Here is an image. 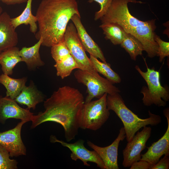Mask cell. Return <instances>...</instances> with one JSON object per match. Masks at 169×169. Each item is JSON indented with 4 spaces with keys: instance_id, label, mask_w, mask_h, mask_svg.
Here are the masks:
<instances>
[{
    "instance_id": "6da1fadb",
    "label": "cell",
    "mask_w": 169,
    "mask_h": 169,
    "mask_svg": "<svg viewBox=\"0 0 169 169\" xmlns=\"http://www.w3.org/2000/svg\"><path fill=\"white\" fill-rule=\"evenodd\" d=\"M84 104V96L78 89L68 86L60 87L44 101V111L34 115L31 128L46 122H56L62 126L65 139L70 142L78 134Z\"/></svg>"
},
{
    "instance_id": "7a4b0ae2",
    "label": "cell",
    "mask_w": 169,
    "mask_h": 169,
    "mask_svg": "<svg viewBox=\"0 0 169 169\" xmlns=\"http://www.w3.org/2000/svg\"><path fill=\"white\" fill-rule=\"evenodd\" d=\"M75 14L80 16L76 0H42L35 16L38 28L35 38H42L41 45L47 47L62 41L68 23Z\"/></svg>"
},
{
    "instance_id": "3957f363",
    "label": "cell",
    "mask_w": 169,
    "mask_h": 169,
    "mask_svg": "<svg viewBox=\"0 0 169 169\" xmlns=\"http://www.w3.org/2000/svg\"><path fill=\"white\" fill-rule=\"evenodd\" d=\"M129 3V0H113L106 13L100 19L101 24H118L125 32L133 35L141 42L149 57L157 56L158 46L154 40L156 19L139 20L130 12Z\"/></svg>"
},
{
    "instance_id": "277c9868",
    "label": "cell",
    "mask_w": 169,
    "mask_h": 169,
    "mask_svg": "<svg viewBox=\"0 0 169 169\" xmlns=\"http://www.w3.org/2000/svg\"><path fill=\"white\" fill-rule=\"evenodd\" d=\"M106 104L108 109L114 111L122 121L127 142L142 128L148 125L155 126L161 121L160 116L152 114L149 110L148 118L141 119L138 117L126 106L119 93L107 94Z\"/></svg>"
},
{
    "instance_id": "5b68a950",
    "label": "cell",
    "mask_w": 169,
    "mask_h": 169,
    "mask_svg": "<svg viewBox=\"0 0 169 169\" xmlns=\"http://www.w3.org/2000/svg\"><path fill=\"white\" fill-rule=\"evenodd\" d=\"M147 71H143L138 65L135 68L146 82L147 86L142 87L141 93L143 94L142 99L144 105L150 106L155 105L158 106H164L169 100L168 87H163L160 81L159 71L153 68H149L146 65Z\"/></svg>"
},
{
    "instance_id": "8992f818",
    "label": "cell",
    "mask_w": 169,
    "mask_h": 169,
    "mask_svg": "<svg viewBox=\"0 0 169 169\" xmlns=\"http://www.w3.org/2000/svg\"><path fill=\"white\" fill-rule=\"evenodd\" d=\"M74 75L78 82L82 84L87 87L88 95L84 103L90 101L94 98L100 99L105 93L111 95L120 92L118 88L106 78L100 76L97 72L77 69Z\"/></svg>"
},
{
    "instance_id": "52a82bcc",
    "label": "cell",
    "mask_w": 169,
    "mask_h": 169,
    "mask_svg": "<svg viewBox=\"0 0 169 169\" xmlns=\"http://www.w3.org/2000/svg\"><path fill=\"white\" fill-rule=\"evenodd\" d=\"M105 93L100 98L84 103L80 120V128L96 131L106 122L110 115Z\"/></svg>"
},
{
    "instance_id": "ba28073f",
    "label": "cell",
    "mask_w": 169,
    "mask_h": 169,
    "mask_svg": "<svg viewBox=\"0 0 169 169\" xmlns=\"http://www.w3.org/2000/svg\"><path fill=\"white\" fill-rule=\"evenodd\" d=\"M63 40L77 64L79 69L92 72H97L87 56L85 51L78 37L76 29L73 23L67 25Z\"/></svg>"
},
{
    "instance_id": "9c48e42d",
    "label": "cell",
    "mask_w": 169,
    "mask_h": 169,
    "mask_svg": "<svg viewBox=\"0 0 169 169\" xmlns=\"http://www.w3.org/2000/svg\"><path fill=\"white\" fill-rule=\"evenodd\" d=\"M52 143L58 142L64 146L69 148L71 151V158L76 161L79 159L82 161L84 166H89L90 165L88 162L95 163L98 167L101 169H106L105 166L98 153L94 150L90 151L84 145V141L79 139L74 143H69L59 140L54 135H52L50 137Z\"/></svg>"
},
{
    "instance_id": "30bf717a",
    "label": "cell",
    "mask_w": 169,
    "mask_h": 169,
    "mask_svg": "<svg viewBox=\"0 0 169 169\" xmlns=\"http://www.w3.org/2000/svg\"><path fill=\"white\" fill-rule=\"evenodd\" d=\"M151 128L144 126L141 131H137L132 139L127 142L122 151V165L125 167H130L135 162L140 160L141 152L146 147V144L150 137Z\"/></svg>"
},
{
    "instance_id": "8fae6325",
    "label": "cell",
    "mask_w": 169,
    "mask_h": 169,
    "mask_svg": "<svg viewBox=\"0 0 169 169\" xmlns=\"http://www.w3.org/2000/svg\"><path fill=\"white\" fill-rule=\"evenodd\" d=\"M26 122L21 120L13 129L0 132V145L9 152L11 157L26 155V149L21 135L22 127Z\"/></svg>"
},
{
    "instance_id": "7c38bea8",
    "label": "cell",
    "mask_w": 169,
    "mask_h": 169,
    "mask_svg": "<svg viewBox=\"0 0 169 169\" xmlns=\"http://www.w3.org/2000/svg\"><path fill=\"white\" fill-rule=\"evenodd\" d=\"M126 138L124 127L119 130L118 136L110 145L104 147L98 146L88 141L87 145L99 155L103 161L106 169H119L118 152L120 142Z\"/></svg>"
},
{
    "instance_id": "4fadbf2b",
    "label": "cell",
    "mask_w": 169,
    "mask_h": 169,
    "mask_svg": "<svg viewBox=\"0 0 169 169\" xmlns=\"http://www.w3.org/2000/svg\"><path fill=\"white\" fill-rule=\"evenodd\" d=\"M34 115L28 109L20 106L14 99L0 95V123L4 124L8 119L20 120L26 122L32 121Z\"/></svg>"
},
{
    "instance_id": "5bb4252c",
    "label": "cell",
    "mask_w": 169,
    "mask_h": 169,
    "mask_svg": "<svg viewBox=\"0 0 169 169\" xmlns=\"http://www.w3.org/2000/svg\"><path fill=\"white\" fill-rule=\"evenodd\" d=\"M164 114L166 118L168 125L163 136L149 147L147 151L141 154L140 160L147 161L151 165L155 164L163 155H169V108L165 109Z\"/></svg>"
},
{
    "instance_id": "9a60e30c",
    "label": "cell",
    "mask_w": 169,
    "mask_h": 169,
    "mask_svg": "<svg viewBox=\"0 0 169 169\" xmlns=\"http://www.w3.org/2000/svg\"><path fill=\"white\" fill-rule=\"evenodd\" d=\"M80 16L75 14L71 20L75 26L79 39L85 51L102 62L106 63V59L100 48L89 35L82 24Z\"/></svg>"
},
{
    "instance_id": "2e32d148",
    "label": "cell",
    "mask_w": 169,
    "mask_h": 169,
    "mask_svg": "<svg viewBox=\"0 0 169 169\" xmlns=\"http://www.w3.org/2000/svg\"><path fill=\"white\" fill-rule=\"evenodd\" d=\"M11 19L9 14L6 12L0 15V54L16 46L18 42V34Z\"/></svg>"
},
{
    "instance_id": "e0dca14e",
    "label": "cell",
    "mask_w": 169,
    "mask_h": 169,
    "mask_svg": "<svg viewBox=\"0 0 169 169\" xmlns=\"http://www.w3.org/2000/svg\"><path fill=\"white\" fill-rule=\"evenodd\" d=\"M44 99V95L31 80L29 85H25L14 100L20 104L26 105L28 109L34 110L36 105L43 102Z\"/></svg>"
},
{
    "instance_id": "ac0fdd59",
    "label": "cell",
    "mask_w": 169,
    "mask_h": 169,
    "mask_svg": "<svg viewBox=\"0 0 169 169\" xmlns=\"http://www.w3.org/2000/svg\"><path fill=\"white\" fill-rule=\"evenodd\" d=\"M38 40L33 45L29 47H23L19 50V54L23 62L25 63L30 70H33L45 64L41 58L39 53L43 41L42 38Z\"/></svg>"
},
{
    "instance_id": "d6986e66",
    "label": "cell",
    "mask_w": 169,
    "mask_h": 169,
    "mask_svg": "<svg viewBox=\"0 0 169 169\" xmlns=\"http://www.w3.org/2000/svg\"><path fill=\"white\" fill-rule=\"evenodd\" d=\"M19 49L16 46L9 48L0 54V64L3 74L12 75L13 69L18 63L23 62Z\"/></svg>"
},
{
    "instance_id": "ffe728a7",
    "label": "cell",
    "mask_w": 169,
    "mask_h": 169,
    "mask_svg": "<svg viewBox=\"0 0 169 169\" xmlns=\"http://www.w3.org/2000/svg\"><path fill=\"white\" fill-rule=\"evenodd\" d=\"M27 80L26 77L19 79L11 78L4 74L0 75V83L6 90V96L14 100L20 94Z\"/></svg>"
},
{
    "instance_id": "44dd1931",
    "label": "cell",
    "mask_w": 169,
    "mask_h": 169,
    "mask_svg": "<svg viewBox=\"0 0 169 169\" xmlns=\"http://www.w3.org/2000/svg\"><path fill=\"white\" fill-rule=\"evenodd\" d=\"M32 0H28L25 8L20 15L11 18V23L15 28L22 24L29 25L30 32L35 34L37 31V18L32 13Z\"/></svg>"
},
{
    "instance_id": "7402d4cb",
    "label": "cell",
    "mask_w": 169,
    "mask_h": 169,
    "mask_svg": "<svg viewBox=\"0 0 169 169\" xmlns=\"http://www.w3.org/2000/svg\"><path fill=\"white\" fill-rule=\"evenodd\" d=\"M99 27L103 30L105 38L109 40L115 45H120L127 33L122 27L116 23L101 24Z\"/></svg>"
},
{
    "instance_id": "603a6c76",
    "label": "cell",
    "mask_w": 169,
    "mask_h": 169,
    "mask_svg": "<svg viewBox=\"0 0 169 169\" xmlns=\"http://www.w3.org/2000/svg\"><path fill=\"white\" fill-rule=\"evenodd\" d=\"M90 59L95 70L104 76L113 84L119 83L121 79L119 74L112 69L110 64L100 61L97 58L90 55Z\"/></svg>"
},
{
    "instance_id": "cb8c5ba5",
    "label": "cell",
    "mask_w": 169,
    "mask_h": 169,
    "mask_svg": "<svg viewBox=\"0 0 169 169\" xmlns=\"http://www.w3.org/2000/svg\"><path fill=\"white\" fill-rule=\"evenodd\" d=\"M120 45L129 54L131 59L134 60H136L138 55H142V51H144L141 42L129 33H127Z\"/></svg>"
},
{
    "instance_id": "d4e9b609",
    "label": "cell",
    "mask_w": 169,
    "mask_h": 169,
    "mask_svg": "<svg viewBox=\"0 0 169 169\" xmlns=\"http://www.w3.org/2000/svg\"><path fill=\"white\" fill-rule=\"evenodd\" d=\"M54 66L56 70L57 75L62 79L70 75L74 69H79L77 64L70 54L56 62Z\"/></svg>"
},
{
    "instance_id": "484cf974",
    "label": "cell",
    "mask_w": 169,
    "mask_h": 169,
    "mask_svg": "<svg viewBox=\"0 0 169 169\" xmlns=\"http://www.w3.org/2000/svg\"><path fill=\"white\" fill-rule=\"evenodd\" d=\"M51 47V56L56 62L61 60L70 54L66 44L63 40Z\"/></svg>"
},
{
    "instance_id": "4316f807",
    "label": "cell",
    "mask_w": 169,
    "mask_h": 169,
    "mask_svg": "<svg viewBox=\"0 0 169 169\" xmlns=\"http://www.w3.org/2000/svg\"><path fill=\"white\" fill-rule=\"evenodd\" d=\"M10 156L9 152L0 145V169H17L18 162Z\"/></svg>"
},
{
    "instance_id": "83f0119b",
    "label": "cell",
    "mask_w": 169,
    "mask_h": 169,
    "mask_svg": "<svg viewBox=\"0 0 169 169\" xmlns=\"http://www.w3.org/2000/svg\"><path fill=\"white\" fill-rule=\"evenodd\" d=\"M154 40L158 45L157 56H159V61L161 63L165 57L169 56V43L162 40L156 33L154 36Z\"/></svg>"
},
{
    "instance_id": "f1b7e54d",
    "label": "cell",
    "mask_w": 169,
    "mask_h": 169,
    "mask_svg": "<svg viewBox=\"0 0 169 169\" xmlns=\"http://www.w3.org/2000/svg\"><path fill=\"white\" fill-rule=\"evenodd\" d=\"M92 1L98 3L100 6L99 11L95 13L94 20L95 21L100 19L106 13L110 7L113 0H93Z\"/></svg>"
},
{
    "instance_id": "f546056e",
    "label": "cell",
    "mask_w": 169,
    "mask_h": 169,
    "mask_svg": "<svg viewBox=\"0 0 169 169\" xmlns=\"http://www.w3.org/2000/svg\"><path fill=\"white\" fill-rule=\"evenodd\" d=\"M169 168V155L164 156L152 165L151 169H168Z\"/></svg>"
},
{
    "instance_id": "4dcf8cb0",
    "label": "cell",
    "mask_w": 169,
    "mask_h": 169,
    "mask_svg": "<svg viewBox=\"0 0 169 169\" xmlns=\"http://www.w3.org/2000/svg\"><path fill=\"white\" fill-rule=\"evenodd\" d=\"M149 162L140 160L134 162L130 166V169H151L152 166Z\"/></svg>"
},
{
    "instance_id": "1f68e13d",
    "label": "cell",
    "mask_w": 169,
    "mask_h": 169,
    "mask_svg": "<svg viewBox=\"0 0 169 169\" xmlns=\"http://www.w3.org/2000/svg\"><path fill=\"white\" fill-rule=\"evenodd\" d=\"M28 0H0L3 3L8 5L20 4L27 2Z\"/></svg>"
},
{
    "instance_id": "d6a6232c",
    "label": "cell",
    "mask_w": 169,
    "mask_h": 169,
    "mask_svg": "<svg viewBox=\"0 0 169 169\" xmlns=\"http://www.w3.org/2000/svg\"><path fill=\"white\" fill-rule=\"evenodd\" d=\"M129 3H143L141 1H137L136 0H129Z\"/></svg>"
},
{
    "instance_id": "836d02e7",
    "label": "cell",
    "mask_w": 169,
    "mask_h": 169,
    "mask_svg": "<svg viewBox=\"0 0 169 169\" xmlns=\"http://www.w3.org/2000/svg\"><path fill=\"white\" fill-rule=\"evenodd\" d=\"M3 10L2 8L0 6V15L3 13Z\"/></svg>"
}]
</instances>
